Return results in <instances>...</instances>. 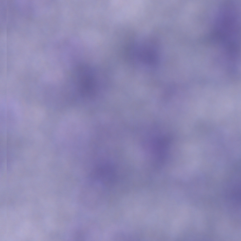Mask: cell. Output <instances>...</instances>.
<instances>
[{"label": "cell", "mask_w": 241, "mask_h": 241, "mask_svg": "<svg viewBox=\"0 0 241 241\" xmlns=\"http://www.w3.org/2000/svg\"><path fill=\"white\" fill-rule=\"evenodd\" d=\"M188 161L187 166L196 169L201 163L202 159L200 151L195 147L189 148L185 151Z\"/></svg>", "instance_id": "1"}]
</instances>
